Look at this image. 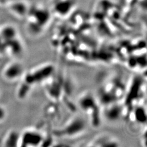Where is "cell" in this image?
<instances>
[{
	"label": "cell",
	"mask_w": 147,
	"mask_h": 147,
	"mask_svg": "<svg viewBox=\"0 0 147 147\" xmlns=\"http://www.w3.org/2000/svg\"><path fill=\"white\" fill-rule=\"evenodd\" d=\"M79 105L81 109L89 117L93 126L100 124L99 106L92 95L87 93L82 95L79 99Z\"/></svg>",
	"instance_id": "cell-1"
},
{
	"label": "cell",
	"mask_w": 147,
	"mask_h": 147,
	"mask_svg": "<svg viewBox=\"0 0 147 147\" xmlns=\"http://www.w3.org/2000/svg\"><path fill=\"white\" fill-rule=\"evenodd\" d=\"M93 144L91 146H101V147H110V146H117V142L112 137L110 136H100L93 142Z\"/></svg>",
	"instance_id": "cell-2"
}]
</instances>
